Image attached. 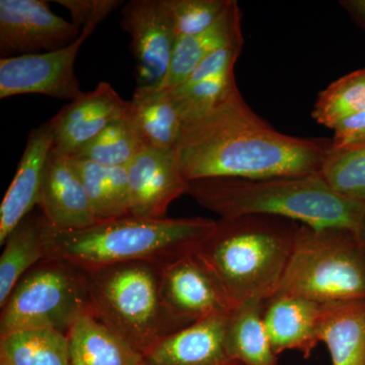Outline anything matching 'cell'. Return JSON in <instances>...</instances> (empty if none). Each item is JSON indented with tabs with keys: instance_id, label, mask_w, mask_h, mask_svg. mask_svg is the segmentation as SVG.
<instances>
[{
	"instance_id": "cell-32",
	"label": "cell",
	"mask_w": 365,
	"mask_h": 365,
	"mask_svg": "<svg viewBox=\"0 0 365 365\" xmlns=\"http://www.w3.org/2000/svg\"><path fill=\"white\" fill-rule=\"evenodd\" d=\"M332 150H342L365 144V110L345 118L334 127Z\"/></svg>"
},
{
	"instance_id": "cell-2",
	"label": "cell",
	"mask_w": 365,
	"mask_h": 365,
	"mask_svg": "<svg viewBox=\"0 0 365 365\" xmlns=\"http://www.w3.org/2000/svg\"><path fill=\"white\" fill-rule=\"evenodd\" d=\"M188 195L220 218L265 215L359 237L365 204L340 195L319 174L270 179L211 178L189 182Z\"/></svg>"
},
{
	"instance_id": "cell-23",
	"label": "cell",
	"mask_w": 365,
	"mask_h": 365,
	"mask_svg": "<svg viewBox=\"0 0 365 365\" xmlns=\"http://www.w3.org/2000/svg\"><path fill=\"white\" fill-rule=\"evenodd\" d=\"M44 220L29 215L7 237L0 257V307L19 281L45 260Z\"/></svg>"
},
{
	"instance_id": "cell-33",
	"label": "cell",
	"mask_w": 365,
	"mask_h": 365,
	"mask_svg": "<svg viewBox=\"0 0 365 365\" xmlns=\"http://www.w3.org/2000/svg\"><path fill=\"white\" fill-rule=\"evenodd\" d=\"M339 4L353 21L365 30V0H341Z\"/></svg>"
},
{
	"instance_id": "cell-7",
	"label": "cell",
	"mask_w": 365,
	"mask_h": 365,
	"mask_svg": "<svg viewBox=\"0 0 365 365\" xmlns=\"http://www.w3.org/2000/svg\"><path fill=\"white\" fill-rule=\"evenodd\" d=\"M88 314V274L68 262L45 259L19 281L1 307L0 336L32 329L67 334Z\"/></svg>"
},
{
	"instance_id": "cell-6",
	"label": "cell",
	"mask_w": 365,
	"mask_h": 365,
	"mask_svg": "<svg viewBox=\"0 0 365 365\" xmlns=\"http://www.w3.org/2000/svg\"><path fill=\"white\" fill-rule=\"evenodd\" d=\"M276 294L319 304L365 299V254L357 235L342 228L300 225Z\"/></svg>"
},
{
	"instance_id": "cell-30",
	"label": "cell",
	"mask_w": 365,
	"mask_h": 365,
	"mask_svg": "<svg viewBox=\"0 0 365 365\" xmlns=\"http://www.w3.org/2000/svg\"><path fill=\"white\" fill-rule=\"evenodd\" d=\"M230 0H165L178 39L196 35L213 25Z\"/></svg>"
},
{
	"instance_id": "cell-8",
	"label": "cell",
	"mask_w": 365,
	"mask_h": 365,
	"mask_svg": "<svg viewBox=\"0 0 365 365\" xmlns=\"http://www.w3.org/2000/svg\"><path fill=\"white\" fill-rule=\"evenodd\" d=\"M93 31L83 29L76 42L56 51L0 59V98L37 93L72 102L81 97L74 66L81 45Z\"/></svg>"
},
{
	"instance_id": "cell-18",
	"label": "cell",
	"mask_w": 365,
	"mask_h": 365,
	"mask_svg": "<svg viewBox=\"0 0 365 365\" xmlns=\"http://www.w3.org/2000/svg\"><path fill=\"white\" fill-rule=\"evenodd\" d=\"M241 39H244L241 9L237 1L230 0L212 26L196 35L178 39L169 72L160 88L170 90L180 85L212 53Z\"/></svg>"
},
{
	"instance_id": "cell-1",
	"label": "cell",
	"mask_w": 365,
	"mask_h": 365,
	"mask_svg": "<svg viewBox=\"0 0 365 365\" xmlns=\"http://www.w3.org/2000/svg\"><path fill=\"white\" fill-rule=\"evenodd\" d=\"M331 148V139L276 130L251 109L235 83L207 114L182 122L174 150L182 177L192 182L311 176L321 173Z\"/></svg>"
},
{
	"instance_id": "cell-22",
	"label": "cell",
	"mask_w": 365,
	"mask_h": 365,
	"mask_svg": "<svg viewBox=\"0 0 365 365\" xmlns=\"http://www.w3.org/2000/svg\"><path fill=\"white\" fill-rule=\"evenodd\" d=\"M69 160L83 182L98 222L130 215L127 167H105L81 158Z\"/></svg>"
},
{
	"instance_id": "cell-12",
	"label": "cell",
	"mask_w": 365,
	"mask_h": 365,
	"mask_svg": "<svg viewBox=\"0 0 365 365\" xmlns=\"http://www.w3.org/2000/svg\"><path fill=\"white\" fill-rule=\"evenodd\" d=\"M129 213L150 220L167 217L168 209L188 192L174 148L145 146L127 165Z\"/></svg>"
},
{
	"instance_id": "cell-14",
	"label": "cell",
	"mask_w": 365,
	"mask_h": 365,
	"mask_svg": "<svg viewBox=\"0 0 365 365\" xmlns=\"http://www.w3.org/2000/svg\"><path fill=\"white\" fill-rule=\"evenodd\" d=\"M37 205L48 225L59 230H81L98 222L69 157L53 150L46 163Z\"/></svg>"
},
{
	"instance_id": "cell-31",
	"label": "cell",
	"mask_w": 365,
	"mask_h": 365,
	"mask_svg": "<svg viewBox=\"0 0 365 365\" xmlns=\"http://www.w3.org/2000/svg\"><path fill=\"white\" fill-rule=\"evenodd\" d=\"M71 13L72 23L78 29L97 28L117 9L122 0H55Z\"/></svg>"
},
{
	"instance_id": "cell-27",
	"label": "cell",
	"mask_w": 365,
	"mask_h": 365,
	"mask_svg": "<svg viewBox=\"0 0 365 365\" xmlns=\"http://www.w3.org/2000/svg\"><path fill=\"white\" fill-rule=\"evenodd\" d=\"M145 148L128 115L108 126L74 158L105 167H127Z\"/></svg>"
},
{
	"instance_id": "cell-26",
	"label": "cell",
	"mask_w": 365,
	"mask_h": 365,
	"mask_svg": "<svg viewBox=\"0 0 365 365\" xmlns=\"http://www.w3.org/2000/svg\"><path fill=\"white\" fill-rule=\"evenodd\" d=\"M365 110V67L342 76L319 93L312 116L334 129L340 121Z\"/></svg>"
},
{
	"instance_id": "cell-15",
	"label": "cell",
	"mask_w": 365,
	"mask_h": 365,
	"mask_svg": "<svg viewBox=\"0 0 365 365\" xmlns=\"http://www.w3.org/2000/svg\"><path fill=\"white\" fill-rule=\"evenodd\" d=\"M227 316H215L170 334L143 356V365H242L227 350Z\"/></svg>"
},
{
	"instance_id": "cell-19",
	"label": "cell",
	"mask_w": 365,
	"mask_h": 365,
	"mask_svg": "<svg viewBox=\"0 0 365 365\" xmlns=\"http://www.w3.org/2000/svg\"><path fill=\"white\" fill-rule=\"evenodd\" d=\"M319 336L333 365H365V299L322 304Z\"/></svg>"
},
{
	"instance_id": "cell-3",
	"label": "cell",
	"mask_w": 365,
	"mask_h": 365,
	"mask_svg": "<svg viewBox=\"0 0 365 365\" xmlns=\"http://www.w3.org/2000/svg\"><path fill=\"white\" fill-rule=\"evenodd\" d=\"M43 220L46 259L68 262L86 273L132 262L165 265L195 251L216 222L203 217L127 215L81 230H59Z\"/></svg>"
},
{
	"instance_id": "cell-5",
	"label": "cell",
	"mask_w": 365,
	"mask_h": 365,
	"mask_svg": "<svg viewBox=\"0 0 365 365\" xmlns=\"http://www.w3.org/2000/svg\"><path fill=\"white\" fill-rule=\"evenodd\" d=\"M163 265L117 264L88 272L91 314L140 354L190 325L170 313L160 292Z\"/></svg>"
},
{
	"instance_id": "cell-25",
	"label": "cell",
	"mask_w": 365,
	"mask_h": 365,
	"mask_svg": "<svg viewBox=\"0 0 365 365\" xmlns=\"http://www.w3.org/2000/svg\"><path fill=\"white\" fill-rule=\"evenodd\" d=\"M0 365H71L67 334L32 329L1 335Z\"/></svg>"
},
{
	"instance_id": "cell-11",
	"label": "cell",
	"mask_w": 365,
	"mask_h": 365,
	"mask_svg": "<svg viewBox=\"0 0 365 365\" xmlns=\"http://www.w3.org/2000/svg\"><path fill=\"white\" fill-rule=\"evenodd\" d=\"M81 29L44 0H0L1 58L56 51L76 42Z\"/></svg>"
},
{
	"instance_id": "cell-4",
	"label": "cell",
	"mask_w": 365,
	"mask_h": 365,
	"mask_svg": "<svg viewBox=\"0 0 365 365\" xmlns=\"http://www.w3.org/2000/svg\"><path fill=\"white\" fill-rule=\"evenodd\" d=\"M299 223L265 215L220 218L195 253L215 273L235 306L265 302L277 290Z\"/></svg>"
},
{
	"instance_id": "cell-24",
	"label": "cell",
	"mask_w": 365,
	"mask_h": 365,
	"mask_svg": "<svg viewBox=\"0 0 365 365\" xmlns=\"http://www.w3.org/2000/svg\"><path fill=\"white\" fill-rule=\"evenodd\" d=\"M265 302L240 304L228 314L225 341L232 359L242 365H276L263 319Z\"/></svg>"
},
{
	"instance_id": "cell-20",
	"label": "cell",
	"mask_w": 365,
	"mask_h": 365,
	"mask_svg": "<svg viewBox=\"0 0 365 365\" xmlns=\"http://www.w3.org/2000/svg\"><path fill=\"white\" fill-rule=\"evenodd\" d=\"M128 117L144 145L175 148L182 121L168 90L136 86L129 101Z\"/></svg>"
},
{
	"instance_id": "cell-16",
	"label": "cell",
	"mask_w": 365,
	"mask_h": 365,
	"mask_svg": "<svg viewBox=\"0 0 365 365\" xmlns=\"http://www.w3.org/2000/svg\"><path fill=\"white\" fill-rule=\"evenodd\" d=\"M53 146L51 123L30 132L18 170L0 205V245L37 205L47 158Z\"/></svg>"
},
{
	"instance_id": "cell-13",
	"label": "cell",
	"mask_w": 365,
	"mask_h": 365,
	"mask_svg": "<svg viewBox=\"0 0 365 365\" xmlns=\"http://www.w3.org/2000/svg\"><path fill=\"white\" fill-rule=\"evenodd\" d=\"M128 112L129 101L122 98L110 83L102 81L95 90L83 93L50 119L52 150L74 157Z\"/></svg>"
},
{
	"instance_id": "cell-29",
	"label": "cell",
	"mask_w": 365,
	"mask_h": 365,
	"mask_svg": "<svg viewBox=\"0 0 365 365\" xmlns=\"http://www.w3.org/2000/svg\"><path fill=\"white\" fill-rule=\"evenodd\" d=\"M321 175L340 195L365 204V144L348 150L331 148Z\"/></svg>"
},
{
	"instance_id": "cell-9",
	"label": "cell",
	"mask_w": 365,
	"mask_h": 365,
	"mask_svg": "<svg viewBox=\"0 0 365 365\" xmlns=\"http://www.w3.org/2000/svg\"><path fill=\"white\" fill-rule=\"evenodd\" d=\"M121 26L131 38L136 86H160L178 42L165 0H131L121 11Z\"/></svg>"
},
{
	"instance_id": "cell-34",
	"label": "cell",
	"mask_w": 365,
	"mask_h": 365,
	"mask_svg": "<svg viewBox=\"0 0 365 365\" xmlns=\"http://www.w3.org/2000/svg\"><path fill=\"white\" fill-rule=\"evenodd\" d=\"M359 240L360 242V245H361L362 249H364V252L365 254V217L364 220V222H362L361 228H360Z\"/></svg>"
},
{
	"instance_id": "cell-28",
	"label": "cell",
	"mask_w": 365,
	"mask_h": 365,
	"mask_svg": "<svg viewBox=\"0 0 365 365\" xmlns=\"http://www.w3.org/2000/svg\"><path fill=\"white\" fill-rule=\"evenodd\" d=\"M235 71L170 88L169 95L182 122L203 116L220 104L235 85Z\"/></svg>"
},
{
	"instance_id": "cell-10",
	"label": "cell",
	"mask_w": 365,
	"mask_h": 365,
	"mask_svg": "<svg viewBox=\"0 0 365 365\" xmlns=\"http://www.w3.org/2000/svg\"><path fill=\"white\" fill-rule=\"evenodd\" d=\"M160 292L170 313L186 325L227 316L237 307L195 251L163 266Z\"/></svg>"
},
{
	"instance_id": "cell-17",
	"label": "cell",
	"mask_w": 365,
	"mask_h": 365,
	"mask_svg": "<svg viewBox=\"0 0 365 365\" xmlns=\"http://www.w3.org/2000/svg\"><path fill=\"white\" fill-rule=\"evenodd\" d=\"M322 304L295 297L276 294L264 304L263 319L276 355L297 350L309 357L319 342Z\"/></svg>"
},
{
	"instance_id": "cell-21",
	"label": "cell",
	"mask_w": 365,
	"mask_h": 365,
	"mask_svg": "<svg viewBox=\"0 0 365 365\" xmlns=\"http://www.w3.org/2000/svg\"><path fill=\"white\" fill-rule=\"evenodd\" d=\"M67 337L71 365H143V354L91 314L79 318Z\"/></svg>"
}]
</instances>
